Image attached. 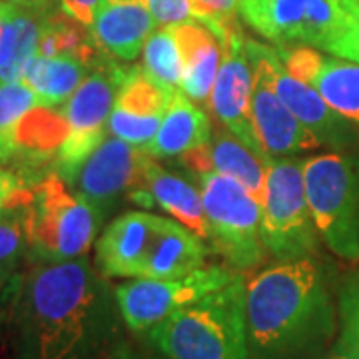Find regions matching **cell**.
<instances>
[{
  "label": "cell",
  "mask_w": 359,
  "mask_h": 359,
  "mask_svg": "<svg viewBox=\"0 0 359 359\" xmlns=\"http://www.w3.org/2000/svg\"><path fill=\"white\" fill-rule=\"evenodd\" d=\"M122 327L114 287L86 256L39 262L11 302V358L108 359Z\"/></svg>",
  "instance_id": "obj_1"
},
{
  "label": "cell",
  "mask_w": 359,
  "mask_h": 359,
  "mask_svg": "<svg viewBox=\"0 0 359 359\" xmlns=\"http://www.w3.org/2000/svg\"><path fill=\"white\" fill-rule=\"evenodd\" d=\"M334 332V302L311 257L280 262L248 282V359H321Z\"/></svg>",
  "instance_id": "obj_2"
},
{
  "label": "cell",
  "mask_w": 359,
  "mask_h": 359,
  "mask_svg": "<svg viewBox=\"0 0 359 359\" xmlns=\"http://www.w3.org/2000/svg\"><path fill=\"white\" fill-rule=\"evenodd\" d=\"M245 287L248 282L238 276L180 309L146 334L148 347L164 359H248Z\"/></svg>",
  "instance_id": "obj_3"
},
{
  "label": "cell",
  "mask_w": 359,
  "mask_h": 359,
  "mask_svg": "<svg viewBox=\"0 0 359 359\" xmlns=\"http://www.w3.org/2000/svg\"><path fill=\"white\" fill-rule=\"evenodd\" d=\"M28 248L36 262H68L86 256L100 228V214L56 172L36 182L26 205Z\"/></svg>",
  "instance_id": "obj_4"
},
{
  "label": "cell",
  "mask_w": 359,
  "mask_h": 359,
  "mask_svg": "<svg viewBox=\"0 0 359 359\" xmlns=\"http://www.w3.org/2000/svg\"><path fill=\"white\" fill-rule=\"evenodd\" d=\"M248 25L280 46H311L332 54L359 20V0H238Z\"/></svg>",
  "instance_id": "obj_5"
},
{
  "label": "cell",
  "mask_w": 359,
  "mask_h": 359,
  "mask_svg": "<svg viewBox=\"0 0 359 359\" xmlns=\"http://www.w3.org/2000/svg\"><path fill=\"white\" fill-rule=\"evenodd\" d=\"M306 194L318 233L335 256L359 259V158L330 152L304 160Z\"/></svg>",
  "instance_id": "obj_6"
},
{
  "label": "cell",
  "mask_w": 359,
  "mask_h": 359,
  "mask_svg": "<svg viewBox=\"0 0 359 359\" xmlns=\"http://www.w3.org/2000/svg\"><path fill=\"white\" fill-rule=\"evenodd\" d=\"M259 204V231L269 254L278 262L311 257L320 233L308 204L302 160L269 158Z\"/></svg>",
  "instance_id": "obj_7"
},
{
  "label": "cell",
  "mask_w": 359,
  "mask_h": 359,
  "mask_svg": "<svg viewBox=\"0 0 359 359\" xmlns=\"http://www.w3.org/2000/svg\"><path fill=\"white\" fill-rule=\"evenodd\" d=\"M210 240L238 271L256 268L264 257L262 204L236 180L216 172H198Z\"/></svg>",
  "instance_id": "obj_8"
},
{
  "label": "cell",
  "mask_w": 359,
  "mask_h": 359,
  "mask_svg": "<svg viewBox=\"0 0 359 359\" xmlns=\"http://www.w3.org/2000/svg\"><path fill=\"white\" fill-rule=\"evenodd\" d=\"M126 70L128 68L116 65L110 56H102V60L90 70L70 100L60 108L68 132L56 154L54 172L66 184L74 180L84 160L108 136V120Z\"/></svg>",
  "instance_id": "obj_9"
},
{
  "label": "cell",
  "mask_w": 359,
  "mask_h": 359,
  "mask_svg": "<svg viewBox=\"0 0 359 359\" xmlns=\"http://www.w3.org/2000/svg\"><path fill=\"white\" fill-rule=\"evenodd\" d=\"M238 276L240 273L230 268L210 266L182 278H136L118 283L114 292L126 330L136 335H146L158 323L200 302L208 294L226 287Z\"/></svg>",
  "instance_id": "obj_10"
},
{
  "label": "cell",
  "mask_w": 359,
  "mask_h": 359,
  "mask_svg": "<svg viewBox=\"0 0 359 359\" xmlns=\"http://www.w3.org/2000/svg\"><path fill=\"white\" fill-rule=\"evenodd\" d=\"M248 56L254 68L252 86V120L259 146L268 158H290L304 150L321 148L320 142L304 128L273 86L276 50L256 40L245 39Z\"/></svg>",
  "instance_id": "obj_11"
},
{
  "label": "cell",
  "mask_w": 359,
  "mask_h": 359,
  "mask_svg": "<svg viewBox=\"0 0 359 359\" xmlns=\"http://www.w3.org/2000/svg\"><path fill=\"white\" fill-rule=\"evenodd\" d=\"M146 154L128 142L108 134L100 146L84 160L70 188L88 202L100 218L140 184Z\"/></svg>",
  "instance_id": "obj_12"
},
{
  "label": "cell",
  "mask_w": 359,
  "mask_h": 359,
  "mask_svg": "<svg viewBox=\"0 0 359 359\" xmlns=\"http://www.w3.org/2000/svg\"><path fill=\"white\" fill-rule=\"evenodd\" d=\"M252 86L254 68L248 56L245 39L240 28L233 26L224 42V56L210 94V108L224 128L256 150L257 154L266 156L252 120Z\"/></svg>",
  "instance_id": "obj_13"
},
{
  "label": "cell",
  "mask_w": 359,
  "mask_h": 359,
  "mask_svg": "<svg viewBox=\"0 0 359 359\" xmlns=\"http://www.w3.org/2000/svg\"><path fill=\"white\" fill-rule=\"evenodd\" d=\"M285 68L311 84L339 116L359 128V65L346 58H327L311 46H282Z\"/></svg>",
  "instance_id": "obj_14"
},
{
  "label": "cell",
  "mask_w": 359,
  "mask_h": 359,
  "mask_svg": "<svg viewBox=\"0 0 359 359\" xmlns=\"http://www.w3.org/2000/svg\"><path fill=\"white\" fill-rule=\"evenodd\" d=\"M174 94L140 68H128L108 120V134L136 148L148 146L166 116Z\"/></svg>",
  "instance_id": "obj_15"
},
{
  "label": "cell",
  "mask_w": 359,
  "mask_h": 359,
  "mask_svg": "<svg viewBox=\"0 0 359 359\" xmlns=\"http://www.w3.org/2000/svg\"><path fill=\"white\" fill-rule=\"evenodd\" d=\"M273 86L287 110L304 128L311 132L320 146L341 150L358 140L353 124L337 114L334 108H330V104L321 98L320 92L311 84L294 76L282 62L278 50L273 58Z\"/></svg>",
  "instance_id": "obj_16"
},
{
  "label": "cell",
  "mask_w": 359,
  "mask_h": 359,
  "mask_svg": "<svg viewBox=\"0 0 359 359\" xmlns=\"http://www.w3.org/2000/svg\"><path fill=\"white\" fill-rule=\"evenodd\" d=\"M156 219V214L134 210L108 224L96 242V262L102 276L120 280L144 276L146 257L154 240Z\"/></svg>",
  "instance_id": "obj_17"
},
{
  "label": "cell",
  "mask_w": 359,
  "mask_h": 359,
  "mask_svg": "<svg viewBox=\"0 0 359 359\" xmlns=\"http://www.w3.org/2000/svg\"><path fill=\"white\" fill-rule=\"evenodd\" d=\"M156 26L148 0H104L90 34L106 56L132 62L142 54Z\"/></svg>",
  "instance_id": "obj_18"
},
{
  "label": "cell",
  "mask_w": 359,
  "mask_h": 359,
  "mask_svg": "<svg viewBox=\"0 0 359 359\" xmlns=\"http://www.w3.org/2000/svg\"><path fill=\"white\" fill-rule=\"evenodd\" d=\"M184 164L198 172H216L219 176L236 180L250 194L262 200L269 158L257 154L248 144L236 138L231 132L212 130L210 140L202 148L182 156Z\"/></svg>",
  "instance_id": "obj_19"
},
{
  "label": "cell",
  "mask_w": 359,
  "mask_h": 359,
  "mask_svg": "<svg viewBox=\"0 0 359 359\" xmlns=\"http://www.w3.org/2000/svg\"><path fill=\"white\" fill-rule=\"evenodd\" d=\"M138 188H140V192L136 194V198H140V196L150 198L166 214L178 219L180 224L190 228L200 238L210 240L200 186H196L180 174H174L166 168H162L150 156H146Z\"/></svg>",
  "instance_id": "obj_20"
},
{
  "label": "cell",
  "mask_w": 359,
  "mask_h": 359,
  "mask_svg": "<svg viewBox=\"0 0 359 359\" xmlns=\"http://www.w3.org/2000/svg\"><path fill=\"white\" fill-rule=\"evenodd\" d=\"M198 233L178 219L158 216L150 252L146 257L144 276L152 280L182 278L204 268L208 248Z\"/></svg>",
  "instance_id": "obj_21"
},
{
  "label": "cell",
  "mask_w": 359,
  "mask_h": 359,
  "mask_svg": "<svg viewBox=\"0 0 359 359\" xmlns=\"http://www.w3.org/2000/svg\"><path fill=\"white\" fill-rule=\"evenodd\" d=\"M174 30L184 56L180 90L196 104H204L205 100H210V94L218 76L222 56H224V44L200 20L174 25Z\"/></svg>",
  "instance_id": "obj_22"
},
{
  "label": "cell",
  "mask_w": 359,
  "mask_h": 359,
  "mask_svg": "<svg viewBox=\"0 0 359 359\" xmlns=\"http://www.w3.org/2000/svg\"><path fill=\"white\" fill-rule=\"evenodd\" d=\"M212 136V124L205 112L178 90L156 136L142 152L152 160H170L202 148Z\"/></svg>",
  "instance_id": "obj_23"
},
{
  "label": "cell",
  "mask_w": 359,
  "mask_h": 359,
  "mask_svg": "<svg viewBox=\"0 0 359 359\" xmlns=\"http://www.w3.org/2000/svg\"><path fill=\"white\" fill-rule=\"evenodd\" d=\"M48 11V8H46ZM46 11L11 2L0 34V80L18 82L28 65L39 56L42 16Z\"/></svg>",
  "instance_id": "obj_24"
},
{
  "label": "cell",
  "mask_w": 359,
  "mask_h": 359,
  "mask_svg": "<svg viewBox=\"0 0 359 359\" xmlns=\"http://www.w3.org/2000/svg\"><path fill=\"white\" fill-rule=\"evenodd\" d=\"M94 66L78 56L56 54V56H34L25 72L26 84L34 90L42 106L62 108L78 86L88 76Z\"/></svg>",
  "instance_id": "obj_25"
},
{
  "label": "cell",
  "mask_w": 359,
  "mask_h": 359,
  "mask_svg": "<svg viewBox=\"0 0 359 359\" xmlns=\"http://www.w3.org/2000/svg\"><path fill=\"white\" fill-rule=\"evenodd\" d=\"M142 70L170 94L178 92L184 72V56L174 26H162L146 40L142 50Z\"/></svg>",
  "instance_id": "obj_26"
},
{
  "label": "cell",
  "mask_w": 359,
  "mask_h": 359,
  "mask_svg": "<svg viewBox=\"0 0 359 359\" xmlns=\"http://www.w3.org/2000/svg\"><path fill=\"white\" fill-rule=\"evenodd\" d=\"M26 212V210H25ZM25 212L0 218V308L11 306L22 273L18 271L30 254Z\"/></svg>",
  "instance_id": "obj_27"
},
{
  "label": "cell",
  "mask_w": 359,
  "mask_h": 359,
  "mask_svg": "<svg viewBox=\"0 0 359 359\" xmlns=\"http://www.w3.org/2000/svg\"><path fill=\"white\" fill-rule=\"evenodd\" d=\"M39 106V96L25 80L18 82L0 80V140L6 146L11 160L14 158V132L26 116Z\"/></svg>",
  "instance_id": "obj_28"
},
{
  "label": "cell",
  "mask_w": 359,
  "mask_h": 359,
  "mask_svg": "<svg viewBox=\"0 0 359 359\" xmlns=\"http://www.w3.org/2000/svg\"><path fill=\"white\" fill-rule=\"evenodd\" d=\"M194 20L205 25L224 44L230 30L236 26L238 0H190Z\"/></svg>",
  "instance_id": "obj_29"
},
{
  "label": "cell",
  "mask_w": 359,
  "mask_h": 359,
  "mask_svg": "<svg viewBox=\"0 0 359 359\" xmlns=\"http://www.w3.org/2000/svg\"><path fill=\"white\" fill-rule=\"evenodd\" d=\"M36 182L28 180L22 172H16L0 164V218L25 212L30 204Z\"/></svg>",
  "instance_id": "obj_30"
},
{
  "label": "cell",
  "mask_w": 359,
  "mask_h": 359,
  "mask_svg": "<svg viewBox=\"0 0 359 359\" xmlns=\"http://www.w3.org/2000/svg\"><path fill=\"white\" fill-rule=\"evenodd\" d=\"M156 25L174 26L194 20L190 0H148Z\"/></svg>",
  "instance_id": "obj_31"
},
{
  "label": "cell",
  "mask_w": 359,
  "mask_h": 359,
  "mask_svg": "<svg viewBox=\"0 0 359 359\" xmlns=\"http://www.w3.org/2000/svg\"><path fill=\"white\" fill-rule=\"evenodd\" d=\"M339 316L349 323L359 337V276L349 278L339 294Z\"/></svg>",
  "instance_id": "obj_32"
},
{
  "label": "cell",
  "mask_w": 359,
  "mask_h": 359,
  "mask_svg": "<svg viewBox=\"0 0 359 359\" xmlns=\"http://www.w3.org/2000/svg\"><path fill=\"white\" fill-rule=\"evenodd\" d=\"M102 2L104 0H58L60 4L58 8L82 26L90 28L94 25V18L100 11Z\"/></svg>",
  "instance_id": "obj_33"
},
{
  "label": "cell",
  "mask_w": 359,
  "mask_h": 359,
  "mask_svg": "<svg viewBox=\"0 0 359 359\" xmlns=\"http://www.w3.org/2000/svg\"><path fill=\"white\" fill-rule=\"evenodd\" d=\"M321 359H359V337L349 323L341 321V334L335 346Z\"/></svg>",
  "instance_id": "obj_34"
},
{
  "label": "cell",
  "mask_w": 359,
  "mask_h": 359,
  "mask_svg": "<svg viewBox=\"0 0 359 359\" xmlns=\"http://www.w3.org/2000/svg\"><path fill=\"white\" fill-rule=\"evenodd\" d=\"M332 56L346 58V60H351V62H358L359 65V20L353 25V28L347 32L346 36L337 42Z\"/></svg>",
  "instance_id": "obj_35"
},
{
  "label": "cell",
  "mask_w": 359,
  "mask_h": 359,
  "mask_svg": "<svg viewBox=\"0 0 359 359\" xmlns=\"http://www.w3.org/2000/svg\"><path fill=\"white\" fill-rule=\"evenodd\" d=\"M148 349H150V347H148ZM108 359H164V358H160L154 349H150V351L146 353L144 349H138V347L130 346L128 341L124 339V341H122V344H120V346L116 347L114 351L110 353V358Z\"/></svg>",
  "instance_id": "obj_36"
},
{
  "label": "cell",
  "mask_w": 359,
  "mask_h": 359,
  "mask_svg": "<svg viewBox=\"0 0 359 359\" xmlns=\"http://www.w3.org/2000/svg\"><path fill=\"white\" fill-rule=\"evenodd\" d=\"M13 2H18V4H26V6H32V8H52V0H13Z\"/></svg>",
  "instance_id": "obj_37"
},
{
  "label": "cell",
  "mask_w": 359,
  "mask_h": 359,
  "mask_svg": "<svg viewBox=\"0 0 359 359\" xmlns=\"http://www.w3.org/2000/svg\"><path fill=\"white\" fill-rule=\"evenodd\" d=\"M8 160H11V154H8L6 146H4L2 140H0V164H2V162H8Z\"/></svg>",
  "instance_id": "obj_38"
},
{
  "label": "cell",
  "mask_w": 359,
  "mask_h": 359,
  "mask_svg": "<svg viewBox=\"0 0 359 359\" xmlns=\"http://www.w3.org/2000/svg\"><path fill=\"white\" fill-rule=\"evenodd\" d=\"M6 11H8V2H6V0H0V20L4 18Z\"/></svg>",
  "instance_id": "obj_39"
},
{
  "label": "cell",
  "mask_w": 359,
  "mask_h": 359,
  "mask_svg": "<svg viewBox=\"0 0 359 359\" xmlns=\"http://www.w3.org/2000/svg\"><path fill=\"white\" fill-rule=\"evenodd\" d=\"M8 4H11V2H8ZM4 16H6V14H4ZM2 22H4V18L0 20V34H2Z\"/></svg>",
  "instance_id": "obj_40"
},
{
  "label": "cell",
  "mask_w": 359,
  "mask_h": 359,
  "mask_svg": "<svg viewBox=\"0 0 359 359\" xmlns=\"http://www.w3.org/2000/svg\"><path fill=\"white\" fill-rule=\"evenodd\" d=\"M6 2H13V0H6Z\"/></svg>",
  "instance_id": "obj_41"
}]
</instances>
